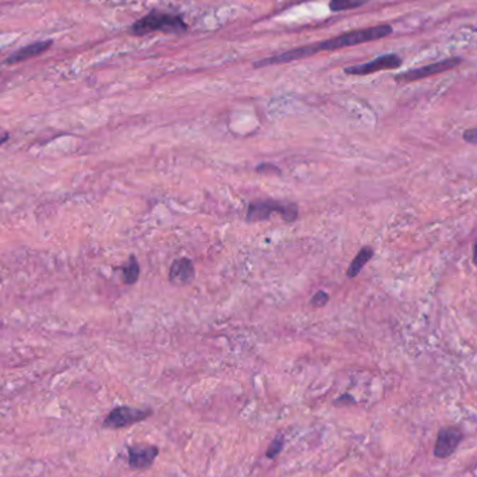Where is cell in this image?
Returning <instances> with one entry per match:
<instances>
[{
  "mask_svg": "<svg viewBox=\"0 0 477 477\" xmlns=\"http://www.w3.org/2000/svg\"><path fill=\"white\" fill-rule=\"evenodd\" d=\"M149 416H152L151 409H138L131 406H118L109 412V415L105 417L102 427L108 430H119L124 427L134 426L137 423H141L147 420Z\"/></svg>",
  "mask_w": 477,
  "mask_h": 477,
  "instance_id": "4",
  "label": "cell"
},
{
  "mask_svg": "<svg viewBox=\"0 0 477 477\" xmlns=\"http://www.w3.org/2000/svg\"><path fill=\"white\" fill-rule=\"evenodd\" d=\"M51 46H52V41H41V42H35V43L27 45V46L18 49L17 52H14V53L7 59V63L14 65V63L24 62V60H28V59H31V58L39 56L41 53L46 52Z\"/></svg>",
  "mask_w": 477,
  "mask_h": 477,
  "instance_id": "10",
  "label": "cell"
},
{
  "mask_svg": "<svg viewBox=\"0 0 477 477\" xmlns=\"http://www.w3.org/2000/svg\"><path fill=\"white\" fill-rule=\"evenodd\" d=\"M283 444H285V437H283V434H278V436L272 440V443H271V445H269V448H268V451H267V458H268V459H275V458L283 451Z\"/></svg>",
  "mask_w": 477,
  "mask_h": 477,
  "instance_id": "14",
  "label": "cell"
},
{
  "mask_svg": "<svg viewBox=\"0 0 477 477\" xmlns=\"http://www.w3.org/2000/svg\"><path fill=\"white\" fill-rule=\"evenodd\" d=\"M123 271V282L126 285H134L140 276V265L135 260V257H130V261L126 267L121 268Z\"/></svg>",
  "mask_w": 477,
  "mask_h": 477,
  "instance_id": "12",
  "label": "cell"
},
{
  "mask_svg": "<svg viewBox=\"0 0 477 477\" xmlns=\"http://www.w3.org/2000/svg\"><path fill=\"white\" fill-rule=\"evenodd\" d=\"M372 255H374V250H372L371 247H368V246L363 247V248L358 251V255L354 258L352 264L349 265V268H348V276H349V278L358 276V274H360V271L364 268V265L372 258Z\"/></svg>",
  "mask_w": 477,
  "mask_h": 477,
  "instance_id": "11",
  "label": "cell"
},
{
  "mask_svg": "<svg viewBox=\"0 0 477 477\" xmlns=\"http://www.w3.org/2000/svg\"><path fill=\"white\" fill-rule=\"evenodd\" d=\"M473 262H475V265L477 267V240L476 243H475V247H473Z\"/></svg>",
  "mask_w": 477,
  "mask_h": 477,
  "instance_id": "19",
  "label": "cell"
},
{
  "mask_svg": "<svg viewBox=\"0 0 477 477\" xmlns=\"http://www.w3.org/2000/svg\"><path fill=\"white\" fill-rule=\"evenodd\" d=\"M186 31L187 24L180 14L159 10L149 11L130 27V32L135 36H144L152 32L183 34Z\"/></svg>",
  "mask_w": 477,
  "mask_h": 477,
  "instance_id": "2",
  "label": "cell"
},
{
  "mask_svg": "<svg viewBox=\"0 0 477 477\" xmlns=\"http://www.w3.org/2000/svg\"><path fill=\"white\" fill-rule=\"evenodd\" d=\"M465 434L458 426H445L441 427L437 440L434 444L433 454L437 459H447L450 458L462 443Z\"/></svg>",
  "mask_w": 477,
  "mask_h": 477,
  "instance_id": "6",
  "label": "cell"
},
{
  "mask_svg": "<svg viewBox=\"0 0 477 477\" xmlns=\"http://www.w3.org/2000/svg\"><path fill=\"white\" fill-rule=\"evenodd\" d=\"M8 133L7 131H4V130H1L0 128V145H3L4 142H7V140H8Z\"/></svg>",
  "mask_w": 477,
  "mask_h": 477,
  "instance_id": "18",
  "label": "cell"
},
{
  "mask_svg": "<svg viewBox=\"0 0 477 477\" xmlns=\"http://www.w3.org/2000/svg\"><path fill=\"white\" fill-rule=\"evenodd\" d=\"M272 214H279L283 221L293 222L299 215V210L297 206L293 203L278 200H257L248 204L246 220L250 224L262 222L269 220Z\"/></svg>",
  "mask_w": 477,
  "mask_h": 477,
  "instance_id": "3",
  "label": "cell"
},
{
  "mask_svg": "<svg viewBox=\"0 0 477 477\" xmlns=\"http://www.w3.org/2000/svg\"><path fill=\"white\" fill-rule=\"evenodd\" d=\"M462 63V59L459 58H450V59H444L436 63H430L427 66L419 67V69H412L408 70L405 73L396 74L394 79L396 83H413V81H419L423 79H429L431 76H437L445 72H450L455 67H458Z\"/></svg>",
  "mask_w": 477,
  "mask_h": 477,
  "instance_id": "5",
  "label": "cell"
},
{
  "mask_svg": "<svg viewBox=\"0 0 477 477\" xmlns=\"http://www.w3.org/2000/svg\"><path fill=\"white\" fill-rule=\"evenodd\" d=\"M370 0H330L328 6L332 13H340V11H347L352 8H358L368 3Z\"/></svg>",
  "mask_w": 477,
  "mask_h": 477,
  "instance_id": "13",
  "label": "cell"
},
{
  "mask_svg": "<svg viewBox=\"0 0 477 477\" xmlns=\"http://www.w3.org/2000/svg\"><path fill=\"white\" fill-rule=\"evenodd\" d=\"M328 300H330V296H328L325 292L320 290V292H317V293L313 296L311 304H313L314 307H324V306L328 303Z\"/></svg>",
  "mask_w": 477,
  "mask_h": 477,
  "instance_id": "15",
  "label": "cell"
},
{
  "mask_svg": "<svg viewBox=\"0 0 477 477\" xmlns=\"http://www.w3.org/2000/svg\"><path fill=\"white\" fill-rule=\"evenodd\" d=\"M392 31H394V28L389 24H379V25H374V27L348 31V32H344L341 35H337V36L325 39V41H320V42H316V43H311V45L295 48V49H290V51H286V52L257 60L254 63V67H267V66L289 63V62H295V60H300V59H304V58L314 56V55H317L318 52H323V51L330 52V51L358 46L361 43L382 39V38L391 35Z\"/></svg>",
  "mask_w": 477,
  "mask_h": 477,
  "instance_id": "1",
  "label": "cell"
},
{
  "mask_svg": "<svg viewBox=\"0 0 477 477\" xmlns=\"http://www.w3.org/2000/svg\"><path fill=\"white\" fill-rule=\"evenodd\" d=\"M464 140L469 144H477V127L476 128H469L464 133Z\"/></svg>",
  "mask_w": 477,
  "mask_h": 477,
  "instance_id": "17",
  "label": "cell"
},
{
  "mask_svg": "<svg viewBox=\"0 0 477 477\" xmlns=\"http://www.w3.org/2000/svg\"><path fill=\"white\" fill-rule=\"evenodd\" d=\"M196 276V269L189 258H177L169 269V281L175 285H189Z\"/></svg>",
  "mask_w": 477,
  "mask_h": 477,
  "instance_id": "9",
  "label": "cell"
},
{
  "mask_svg": "<svg viewBox=\"0 0 477 477\" xmlns=\"http://www.w3.org/2000/svg\"><path fill=\"white\" fill-rule=\"evenodd\" d=\"M402 66V59L395 55V53H387V55H381L367 63H361V65H355V66H349L345 67V73L349 76H368L377 72H382V70H394Z\"/></svg>",
  "mask_w": 477,
  "mask_h": 477,
  "instance_id": "7",
  "label": "cell"
},
{
  "mask_svg": "<svg viewBox=\"0 0 477 477\" xmlns=\"http://www.w3.org/2000/svg\"><path fill=\"white\" fill-rule=\"evenodd\" d=\"M354 403H355V398L349 394H345L335 401L337 406H348V405H354Z\"/></svg>",
  "mask_w": 477,
  "mask_h": 477,
  "instance_id": "16",
  "label": "cell"
},
{
  "mask_svg": "<svg viewBox=\"0 0 477 477\" xmlns=\"http://www.w3.org/2000/svg\"><path fill=\"white\" fill-rule=\"evenodd\" d=\"M158 454H159V448L156 445H145V444L128 445L127 447L128 466L134 471H147L154 465Z\"/></svg>",
  "mask_w": 477,
  "mask_h": 477,
  "instance_id": "8",
  "label": "cell"
}]
</instances>
